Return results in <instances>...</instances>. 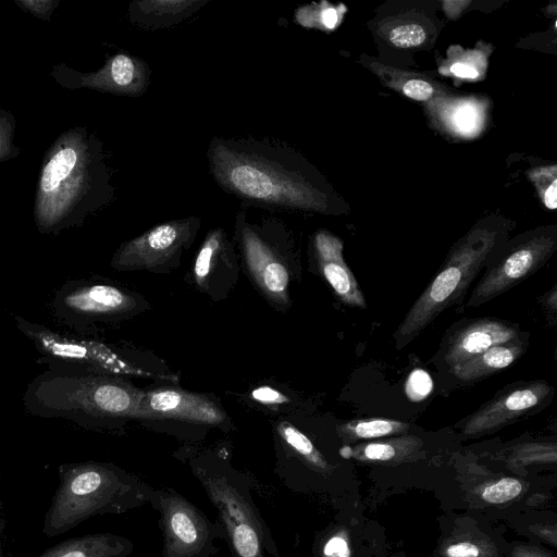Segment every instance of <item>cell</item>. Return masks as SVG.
Masks as SVG:
<instances>
[{"mask_svg":"<svg viewBox=\"0 0 557 557\" xmlns=\"http://www.w3.org/2000/svg\"><path fill=\"white\" fill-rule=\"evenodd\" d=\"M207 160L219 187L245 205L317 213L333 211L334 201L317 171L285 144L213 137L207 148Z\"/></svg>","mask_w":557,"mask_h":557,"instance_id":"6da1fadb","label":"cell"},{"mask_svg":"<svg viewBox=\"0 0 557 557\" xmlns=\"http://www.w3.org/2000/svg\"><path fill=\"white\" fill-rule=\"evenodd\" d=\"M103 144L85 126L62 132L44 154L33 215L44 235L81 226L114 197Z\"/></svg>","mask_w":557,"mask_h":557,"instance_id":"7a4b0ae2","label":"cell"},{"mask_svg":"<svg viewBox=\"0 0 557 557\" xmlns=\"http://www.w3.org/2000/svg\"><path fill=\"white\" fill-rule=\"evenodd\" d=\"M144 392L124 379L87 370L48 367L27 385L28 413L99 428L135 418Z\"/></svg>","mask_w":557,"mask_h":557,"instance_id":"3957f363","label":"cell"},{"mask_svg":"<svg viewBox=\"0 0 557 557\" xmlns=\"http://www.w3.org/2000/svg\"><path fill=\"white\" fill-rule=\"evenodd\" d=\"M58 476L59 484L42 524L48 539L62 535L92 517L120 515L148 504L154 488L112 462L62 463Z\"/></svg>","mask_w":557,"mask_h":557,"instance_id":"277c9868","label":"cell"},{"mask_svg":"<svg viewBox=\"0 0 557 557\" xmlns=\"http://www.w3.org/2000/svg\"><path fill=\"white\" fill-rule=\"evenodd\" d=\"M503 235L497 223H478L451 247L441 269L394 333L398 349L409 344L444 310L463 297L479 272L498 250Z\"/></svg>","mask_w":557,"mask_h":557,"instance_id":"5b68a950","label":"cell"},{"mask_svg":"<svg viewBox=\"0 0 557 557\" xmlns=\"http://www.w3.org/2000/svg\"><path fill=\"white\" fill-rule=\"evenodd\" d=\"M216 509L233 557H280L277 546L252 499L251 484L219 455L190 465Z\"/></svg>","mask_w":557,"mask_h":557,"instance_id":"8992f818","label":"cell"},{"mask_svg":"<svg viewBox=\"0 0 557 557\" xmlns=\"http://www.w3.org/2000/svg\"><path fill=\"white\" fill-rule=\"evenodd\" d=\"M149 504L159 513L161 557H214L225 534L196 505L172 487L153 488Z\"/></svg>","mask_w":557,"mask_h":557,"instance_id":"52a82bcc","label":"cell"},{"mask_svg":"<svg viewBox=\"0 0 557 557\" xmlns=\"http://www.w3.org/2000/svg\"><path fill=\"white\" fill-rule=\"evenodd\" d=\"M20 332L28 338L49 367L72 368L112 375H151L132 366L109 346L59 333L47 325L15 317Z\"/></svg>","mask_w":557,"mask_h":557,"instance_id":"ba28073f","label":"cell"},{"mask_svg":"<svg viewBox=\"0 0 557 557\" xmlns=\"http://www.w3.org/2000/svg\"><path fill=\"white\" fill-rule=\"evenodd\" d=\"M556 248L555 227H545L523 235L506 249L496 251L473 288L467 307H480L522 283L549 260Z\"/></svg>","mask_w":557,"mask_h":557,"instance_id":"9c48e42d","label":"cell"},{"mask_svg":"<svg viewBox=\"0 0 557 557\" xmlns=\"http://www.w3.org/2000/svg\"><path fill=\"white\" fill-rule=\"evenodd\" d=\"M137 308V299L112 284L76 280L66 282L52 299L54 317L84 332L95 322L123 318Z\"/></svg>","mask_w":557,"mask_h":557,"instance_id":"30bf717a","label":"cell"},{"mask_svg":"<svg viewBox=\"0 0 557 557\" xmlns=\"http://www.w3.org/2000/svg\"><path fill=\"white\" fill-rule=\"evenodd\" d=\"M196 216L160 223L123 243L114 252L111 265L116 270H156L176 261L190 246L200 228Z\"/></svg>","mask_w":557,"mask_h":557,"instance_id":"8fae6325","label":"cell"},{"mask_svg":"<svg viewBox=\"0 0 557 557\" xmlns=\"http://www.w3.org/2000/svg\"><path fill=\"white\" fill-rule=\"evenodd\" d=\"M276 223L255 224L243 207L236 214L235 237L247 269L259 287L273 300H287L289 274L277 245L273 243Z\"/></svg>","mask_w":557,"mask_h":557,"instance_id":"7c38bea8","label":"cell"},{"mask_svg":"<svg viewBox=\"0 0 557 557\" xmlns=\"http://www.w3.org/2000/svg\"><path fill=\"white\" fill-rule=\"evenodd\" d=\"M151 71L140 58L127 52L107 57L104 64L91 72H81L65 63L54 64L51 76L61 87L88 88L113 95L139 97L146 92Z\"/></svg>","mask_w":557,"mask_h":557,"instance_id":"4fadbf2b","label":"cell"},{"mask_svg":"<svg viewBox=\"0 0 557 557\" xmlns=\"http://www.w3.org/2000/svg\"><path fill=\"white\" fill-rule=\"evenodd\" d=\"M553 394V386L542 380L507 387L465 420L461 435L478 437L496 432L537 412Z\"/></svg>","mask_w":557,"mask_h":557,"instance_id":"5bb4252c","label":"cell"},{"mask_svg":"<svg viewBox=\"0 0 557 557\" xmlns=\"http://www.w3.org/2000/svg\"><path fill=\"white\" fill-rule=\"evenodd\" d=\"M136 419H176L193 423L220 425L224 411L206 396L175 387L144 392Z\"/></svg>","mask_w":557,"mask_h":557,"instance_id":"9a60e30c","label":"cell"},{"mask_svg":"<svg viewBox=\"0 0 557 557\" xmlns=\"http://www.w3.org/2000/svg\"><path fill=\"white\" fill-rule=\"evenodd\" d=\"M517 339H520L517 325L494 318L475 319L458 329L450 336L444 361L453 368L493 346Z\"/></svg>","mask_w":557,"mask_h":557,"instance_id":"2e32d148","label":"cell"},{"mask_svg":"<svg viewBox=\"0 0 557 557\" xmlns=\"http://www.w3.org/2000/svg\"><path fill=\"white\" fill-rule=\"evenodd\" d=\"M312 245L319 269L337 298L349 307L364 309L366 298L354 273L344 261L341 238L329 231L320 230L314 234Z\"/></svg>","mask_w":557,"mask_h":557,"instance_id":"e0dca14e","label":"cell"},{"mask_svg":"<svg viewBox=\"0 0 557 557\" xmlns=\"http://www.w3.org/2000/svg\"><path fill=\"white\" fill-rule=\"evenodd\" d=\"M429 112L435 122L454 136L470 138L483 128L486 103L479 98L436 97L429 102Z\"/></svg>","mask_w":557,"mask_h":557,"instance_id":"ac0fdd59","label":"cell"},{"mask_svg":"<svg viewBox=\"0 0 557 557\" xmlns=\"http://www.w3.org/2000/svg\"><path fill=\"white\" fill-rule=\"evenodd\" d=\"M208 0H135L128 5L129 21L147 30L170 28L197 13Z\"/></svg>","mask_w":557,"mask_h":557,"instance_id":"d6986e66","label":"cell"},{"mask_svg":"<svg viewBox=\"0 0 557 557\" xmlns=\"http://www.w3.org/2000/svg\"><path fill=\"white\" fill-rule=\"evenodd\" d=\"M422 447L423 441L420 437L403 434L344 447V450H347L346 458L362 463L397 466L418 460Z\"/></svg>","mask_w":557,"mask_h":557,"instance_id":"ffe728a7","label":"cell"},{"mask_svg":"<svg viewBox=\"0 0 557 557\" xmlns=\"http://www.w3.org/2000/svg\"><path fill=\"white\" fill-rule=\"evenodd\" d=\"M133 542L111 532L66 539L45 549L37 557H133Z\"/></svg>","mask_w":557,"mask_h":557,"instance_id":"44dd1931","label":"cell"},{"mask_svg":"<svg viewBox=\"0 0 557 557\" xmlns=\"http://www.w3.org/2000/svg\"><path fill=\"white\" fill-rule=\"evenodd\" d=\"M525 351L521 339L499 344L482 354L450 368L453 374L461 382L471 383L505 370L516 362Z\"/></svg>","mask_w":557,"mask_h":557,"instance_id":"7402d4cb","label":"cell"},{"mask_svg":"<svg viewBox=\"0 0 557 557\" xmlns=\"http://www.w3.org/2000/svg\"><path fill=\"white\" fill-rule=\"evenodd\" d=\"M234 251L225 231L221 227L211 230L202 242L193 268L196 283L208 288L216 270H232Z\"/></svg>","mask_w":557,"mask_h":557,"instance_id":"603a6c76","label":"cell"},{"mask_svg":"<svg viewBox=\"0 0 557 557\" xmlns=\"http://www.w3.org/2000/svg\"><path fill=\"white\" fill-rule=\"evenodd\" d=\"M277 432L282 443L308 470L325 478L333 473L334 468L329 463L324 455L307 435L293 424L282 422L277 426Z\"/></svg>","mask_w":557,"mask_h":557,"instance_id":"cb8c5ba5","label":"cell"},{"mask_svg":"<svg viewBox=\"0 0 557 557\" xmlns=\"http://www.w3.org/2000/svg\"><path fill=\"white\" fill-rule=\"evenodd\" d=\"M410 424L388 418H362L337 426L338 436L346 443L407 434Z\"/></svg>","mask_w":557,"mask_h":557,"instance_id":"d4e9b609","label":"cell"},{"mask_svg":"<svg viewBox=\"0 0 557 557\" xmlns=\"http://www.w3.org/2000/svg\"><path fill=\"white\" fill-rule=\"evenodd\" d=\"M451 47L448 58L440 66V73L460 79L476 81L481 78L487 67L488 51L486 49L463 50Z\"/></svg>","mask_w":557,"mask_h":557,"instance_id":"484cf974","label":"cell"},{"mask_svg":"<svg viewBox=\"0 0 557 557\" xmlns=\"http://www.w3.org/2000/svg\"><path fill=\"white\" fill-rule=\"evenodd\" d=\"M442 557H495L493 541L481 532H466L446 539L440 549Z\"/></svg>","mask_w":557,"mask_h":557,"instance_id":"4316f807","label":"cell"},{"mask_svg":"<svg viewBox=\"0 0 557 557\" xmlns=\"http://www.w3.org/2000/svg\"><path fill=\"white\" fill-rule=\"evenodd\" d=\"M505 460L512 471L527 466L555 465L557 461V444L556 442L520 443L509 449Z\"/></svg>","mask_w":557,"mask_h":557,"instance_id":"83f0119b","label":"cell"},{"mask_svg":"<svg viewBox=\"0 0 557 557\" xmlns=\"http://www.w3.org/2000/svg\"><path fill=\"white\" fill-rule=\"evenodd\" d=\"M524 482L512 476L491 479L474 487L473 493L487 505L507 504L525 492Z\"/></svg>","mask_w":557,"mask_h":557,"instance_id":"f1b7e54d","label":"cell"},{"mask_svg":"<svg viewBox=\"0 0 557 557\" xmlns=\"http://www.w3.org/2000/svg\"><path fill=\"white\" fill-rule=\"evenodd\" d=\"M381 67L380 72L386 85L398 89L406 97L424 102H430L436 98V85L429 79L408 74L405 75L406 79H403L399 72L391 71V69L385 66Z\"/></svg>","mask_w":557,"mask_h":557,"instance_id":"f546056e","label":"cell"},{"mask_svg":"<svg viewBox=\"0 0 557 557\" xmlns=\"http://www.w3.org/2000/svg\"><path fill=\"white\" fill-rule=\"evenodd\" d=\"M428 35L425 26L414 20L395 22L385 30L388 42L397 48L421 46L426 41Z\"/></svg>","mask_w":557,"mask_h":557,"instance_id":"4dcf8cb0","label":"cell"},{"mask_svg":"<svg viewBox=\"0 0 557 557\" xmlns=\"http://www.w3.org/2000/svg\"><path fill=\"white\" fill-rule=\"evenodd\" d=\"M312 557H352L349 530L344 525L332 528L319 540Z\"/></svg>","mask_w":557,"mask_h":557,"instance_id":"1f68e13d","label":"cell"},{"mask_svg":"<svg viewBox=\"0 0 557 557\" xmlns=\"http://www.w3.org/2000/svg\"><path fill=\"white\" fill-rule=\"evenodd\" d=\"M535 184L541 200L548 209L557 207V168L556 165L536 168L529 173Z\"/></svg>","mask_w":557,"mask_h":557,"instance_id":"d6a6232c","label":"cell"},{"mask_svg":"<svg viewBox=\"0 0 557 557\" xmlns=\"http://www.w3.org/2000/svg\"><path fill=\"white\" fill-rule=\"evenodd\" d=\"M342 18V10L327 3L317 8L301 9L297 13V20L307 27H323L325 29L335 28Z\"/></svg>","mask_w":557,"mask_h":557,"instance_id":"836d02e7","label":"cell"},{"mask_svg":"<svg viewBox=\"0 0 557 557\" xmlns=\"http://www.w3.org/2000/svg\"><path fill=\"white\" fill-rule=\"evenodd\" d=\"M16 120L11 111L0 109V162L20 156L21 149L14 144Z\"/></svg>","mask_w":557,"mask_h":557,"instance_id":"e575fe53","label":"cell"},{"mask_svg":"<svg viewBox=\"0 0 557 557\" xmlns=\"http://www.w3.org/2000/svg\"><path fill=\"white\" fill-rule=\"evenodd\" d=\"M433 388L430 374L422 369H414L408 375L406 382V394L413 401L423 400Z\"/></svg>","mask_w":557,"mask_h":557,"instance_id":"d590c367","label":"cell"},{"mask_svg":"<svg viewBox=\"0 0 557 557\" xmlns=\"http://www.w3.org/2000/svg\"><path fill=\"white\" fill-rule=\"evenodd\" d=\"M14 3L30 15L50 21L52 13L60 4L59 0H14Z\"/></svg>","mask_w":557,"mask_h":557,"instance_id":"8d00e7d4","label":"cell"},{"mask_svg":"<svg viewBox=\"0 0 557 557\" xmlns=\"http://www.w3.org/2000/svg\"><path fill=\"white\" fill-rule=\"evenodd\" d=\"M251 396L253 399L262 404H283L284 401H287V398H285L284 395L269 386H262L253 389Z\"/></svg>","mask_w":557,"mask_h":557,"instance_id":"74e56055","label":"cell"},{"mask_svg":"<svg viewBox=\"0 0 557 557\" xmlns=\"http://www.w3.org/2000/svg\"><path fill=\"white\" fill-rule=\"evenodd\" d=\"M529 530L537 537L552 544L554 547L557 546V527H556V524L536 523V524L530 525Z\"/></svg>","mask_w":557,"mask_h":557,"instance_id":"f35d334b","label":"cell"},{"mask_svg":"<svg viewBox=\"0 0 557 557\" xmlns=\"http://www.w3.org/2000/svg\"><path fill=\"white\" fill-rule=\"evenodd\" d=\"M511 557H554L549 553L536 546L519 545L515 547Z\"/></svg>","mask_w":557,"mask_h":557,"instance_id":"ab89813d","label":"cell"},{"mask_svg":"<svg viewBox=\"0 0 557 557\" xmlns=\"http://www.w3.org/2000/svg\"><path fill=\"white\" fill-rule=\"evenodd\" d=\"M442 4L445 14L451 20H456L460 16L466 7L470 4V1H443Z\"/></svg>","mask_w":557,"mask_h":557,"instance_id":"60d3db41","label":"cell"},{"mask_svg":"<svg viewBox=\"0 0 557 557\" xmlns=\"http://www.w3.org/2000/svg\"><path fill=\"white\" fill-rule=\"evenodd\" d=\"M3 513V505L0 496V536L4 533L5 530V519Z\"/></svg>","mask_w":557,"mask_h":557,"instance_id":"b9f144b4","label":"cell"},{"mask_svg":"<svg viewBox=\"0 0 557 557\" xmlns=\"http://www.w3.org/2000/svg\"><path fill=\"white\" fill-rule=\"evenodd\" d=\"M0 557H4V554H3V549L1 547V544H0Z\"/></svg>","mask_w":557,"mask_h":557,"instance_id":"7bdbcfd3","label":"cell"},{"mask_svg":"<svg viewBox=\"0 0 557 557\" xmlns=\"http://www.w3.org/2000/svg\"><path fill=\"white\" fill-rule=\"evenodd\" d=\"M214 557H221V556H214Z\"/></svg>","mask_w":557,"mask_h":557,"instance_id":"ee69618b","label":"cell"}]
</instances>
